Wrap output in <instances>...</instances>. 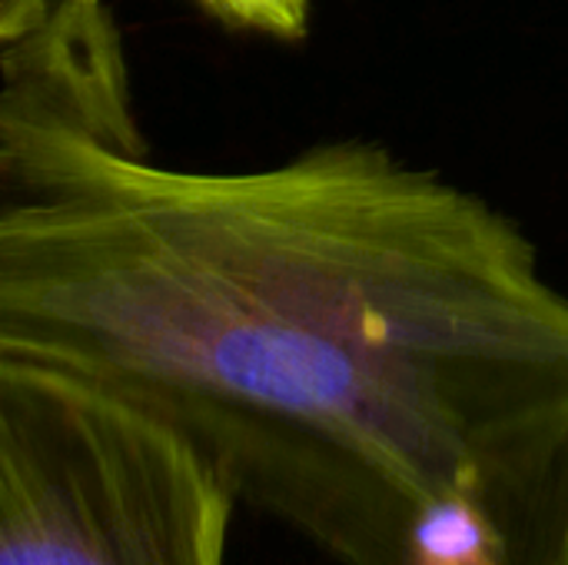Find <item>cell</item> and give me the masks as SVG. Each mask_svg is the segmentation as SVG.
Wrapping results in <instances>:
<instances>
[{
    "label": "cell",
    "instance_id": "cell-1",
    "mask_svg": "<svg viewBox=\"0 0 568 565\" xmlns=\"http://www.w3.org/2000/svg\"><path fill=\"white\" fill-rule=\"evenodd\" d=\"M0 356L153 413L339 565H568V296L376 143L196 173L0 133Z\"/></svg>",
    "mask_w": 568,
    "mask_h": 565
},
{
    "label": "cell",
    "instance_id": "cell-2",
    "mask_svg": "<svg viewBox=\"0 0 568 565\" xmlns=\"http://www.w3.org/2000/svg\"><path fill=\"white\" fill-rule=\"evenodd\" d=\"M233 509L153 413L0 356V565H226Z\"/></svg>",
    "mask_w": 568,
    "mask_h": 565
},
{
    "label": "cell",
    "instance_id": "cell-3",
    "mask_svg": "<svg viewBox=\"0 0 568 565\" xmlns=\"http://www.w3.org/2000/svg\"><path fill=\"white\" fill-rule=\"evenodd\" d=\"M0 133L77 137L143 153L120 37L103 0H53L23 33L0 40Z\"/></svg>",
    "mask_w": 568,
    "mask_h": 565
},
{
    "label": "cell",
    "instance_id": "cell-4",
    "mask_svg": "<svg viewBox=\"0 0 568 565\" xmlns=\"http://www.w3.org/2000/svg\"><path fill=\"white\" fill-rule=\"evenodd\" d=\"M196 3L233 27L260 30L283 40L303 37L310 17V0H196Z\"/></svg>",
    "mask_w": 568,
    "mask_h": 565
},
{
    "label": "cell",
    "instance_id": "cell-5",
    "mask_svg": "<svg viewBox=\"0 0 568 565\" xmlns=\"http://www.w3.org/2000/svg\"><path fill=\"white\" fill-rule=\"evenodd\" d=\"M50 7H53V0H0V40L23 33Z\"/></svg>",
    "mask_w": 568,
    "mask_h": 565
}]
</instances>
